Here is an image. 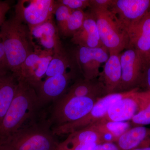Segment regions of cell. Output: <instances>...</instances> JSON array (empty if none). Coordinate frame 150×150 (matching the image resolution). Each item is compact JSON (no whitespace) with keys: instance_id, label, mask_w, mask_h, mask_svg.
Listing matches in <instances>:
<instances>
[{"instance_id":"obj_6","label":"cell","mask_w":150,"mask_h":150,"mask_svg":"<svg viewBox=\"0 0 150 150\" xmlns=\"http://www.w3.org/2000/svg\"><path fill=\"white\" fill-rule=\"evenodd\" d=\"M133 90L109 94L98 98L91 110L85 116L75 122L52 129L53 133L56 136H62L93 126L103 119L112 104L129 96Z\"/></svg>"},{"instance_id":"obj_34","label":"cell","mask_w":150,"mask_h":150,"mask_svg":"<svg viewBox=\"0 0 150 150\" xmlns=\"http://www.w3.org/2000/svg\"><path fill=\"white\" fill-rule=\"evenodd\" d=\"M131 150H150V146H143Z\"/></svg>"},{"instance_id":"obj_30","label":"cell","mask_w":150,"mask_h":150,"mask_svg":"<svg viewBox=\"0 0 150 150\" xmlns=\"http://www.w3.org/2000/svg\"><path fill=\"white\" fill-rule=\"evenodd\" d=\"M139 85L150 94V64L144 68Z\"/></svg>"},{"instance_id":"obj_15","label":"cell","mask_w":150,"mask_h":150,"mask_svg":"<svg viewBox=\"0 0 150 150\" xmlns=\"http://www.w3.org/2000/svg\"><path fill=\"white\" fill-rule=\"evenodd\" d=\"M120 56L121 53L109 54L98 76V80L102 84L107 95L119 92L121 80Z\"/></svg>"},{"instance_id":"obj_29","label":"cell","mask_w":150,"mask_h":150,"mask_svg":"<svg viewBox=\"0 0 150 150\" xmlns=\"http://www.w3.org/2000/svg\"><path fill=\"white\" fill-rule=\"evenodd\" d=\"M112 0H90V8L92 11L108 9Z\"/></svg>"},{"instance_id":"obj_3","label":"cell","mask_w":150,"mask_h":150,"mask_svg":"<svg viewBox=\"0 0 150 150\" xmlns=\"http://www.w3.org/2000/svg\"><path fill=\"white\" fill-rule=\"evenodd\" d=\"M43 108L35 89L18 79L16 93L0 123V139L17 131Z\"/></svg>"},{"instance_id":"obj_2","label":"cell","mask_w":150,"mask_h":150,"mask_svg":"<svg viewBox=\"0 0 150 150\" xmlns=\"http://www.w3.org/2000/svg\"><path fill=\"white\" fill-rule=\"evenodd\" d=\"M0 37L9 70L18 77L22 64L36 46L29 27L14 16L0 28Z\"/></svg>"},{"instance_id":"obj_22","label":"cell","mask_w":150,"mask_h":150,"mask_svg":"<svg viewBox=\"0 0 150 150\" xmlns=\"http://www.w3.org/2000/svg\"><path fill=\"white\" fill-rule=\"evenodd\" d=\"M93 125L104 137L105 142L108 136L111 142L115 143L121 135L131 128V124L126 121L116 122L103 119Z\"/></svg>"},{"instance_id":"obj_23","label":"cell","mask_w":150,"mask_h":150,"mask_svg":"<svg viewBox=\"0 0 150 150\" xmlns=\"http://www.w3.org/2000/svg\"><path fill=\"white\" fill-rule=\"evenodd\" d=\"M54 55L53 51L43 49L41 57L35 70L28 80L25 81L35 90L43 81Z\"/></svg>"},{"instance_id":"obj_9","label":"cell","mask_w":150,"mask_h":150,"mask_svg":"<svg viewBox=\"0 0 150 150\" xmlns=\"http://www.w3.org/2000/svg\"><path fill=\"white\" fill-rule=\"evenodd\" d=\"M73 56L83 78L93 80L99 76L100 68L107 61L109 53L104 46L91 48L78 46Z\"/></svg>"},{"instance_id":"obj_19","label":"cell","mask_w":150,"mask_h":150,"mask_svg":"<svg viewBox=\"0 0 150 150\" xmlns=\"http://www.w3.org/2000/svg\"><path fill=\"white\" fill-rule=\"evenodd\" d=\"M18 77L9 71L0 75V123L16 93Z\"/></svg>"},{"instance_id":"obj_4","label":"cell","mask_w":150,"mask_h":150,"mask_svg":"<svg viewBox=\"0 0 150 150\" xmlns=\"http://www.w3.org/2000/svg\"><path fill=\"white\" fill-rule=\"evenodd\" d=\"M98 99L64 94L53 102L47 111L46 110V117L51 129L81 119L90 111Z\"/></svg>"},{"instance_id":"obj_27","label":"cell","mask_w":150,"mask_h":150,"mask_svg":"<svg viewBox=\"0 0 150 150\" xmlns=\"http://www.w3.org/2000/svg\"><path fill=\"white\" fill-rule=\"evenodd\" d=\"M72 11H73L56 1L54 16L56 18V25L58 29L62 27Z\"/></svg>"},{"instance_id":"obj_32","label":"cell","mask_w":150,"mask_h":150,"mask_svg":"<svg viewBox=\"0 0 150 150\" xmlns=\"http://www.w3.org/2000/svg\"><path fill=\"white\" fill-rule=\"evenodd\" d=\"M93 150H121L116 143L113 142H104L99 143Z\"/></svg>"},{"instance_id":"obj_13","label":"cell","mask_w":150,"mask_h":150,"mask_svg":"<svg viewBox=\"0 0 150 150\" xmlns=\"http://www.w3.org/2000/svg\"><path fill=\"white\" fill-rule=\"evenodd\" d=\"M127 33L129 46L137 51L144 69L150 64V12Z\"/></svg>"},{"instance_id":"obj_11","label":"cell","mask_w":150,"mask_h":150,"mask_svg":"<svg viewBox=\"0 0 150 150\" xmlns=\"http://www.w3.org/2000/svg\"><path fill=\"white\" fill-rule=\"evenodd\" d=\"M121 80L119 92L129 91L139 85L144 67L140 56L132 46L121 53Z\"/></svg>"},{"instance_id":"obj_25","label":"cell","mask_w":150,"mask_h":150,"mask_svg":"<svg viewBox=\"0 0 150 150\" xmlns=\"http://www.w3.org/2000/svg\"><path fill=\"white\" fill-rule=\"evenodd\" d=\"M43 49L36 45L34 51L30 54L23 63L18 75L19 79L27 81L35 70L42 55Z\"/></svg>"},{"instance_id":"obj_1","label":"cell","mask_w":150,"mask_h":150,"mask_svg":"<svg viewBox=\"0 0 150 150\" xmlns=\"http://www.w3.org/2000/svg\"><path fill=\"white\" fill-rule=\"evenodd\" d=\"M59 142L42 110L8 136L0 139V150H56Z\"/></svg>"},{"instance_id":"obj_24","label":"cell","mask_w":150,"mask_h":150,"mask_svg":"<svg viewBox=\"0 0 150 150\" xmlns=\"http://www.w3.org/2000/svg\"><path fill=\"white\" fill-rule=\"evenodd\" d=\"M86 16V12L83 11H73L59 29L60 35L65 37L72 36L82 26Z\"/></svg>"},{"instance_id":"obj_10","label":"cell","mask_w":150,"mask_h":150,"mask_svg":"<svg viewBox=\"0 0 150 150\" xmlns=\"http://www.w3.org/2000/svg\"><path fill=\"white\" fill-rule=\"evenodd\" d=\"M149 95L147 92L139 91L138 88L134 89L129 96L112 104L103 120L116 122L131 120L139 111Z\"/></svg>"},{"instance_id":"obj_12","label":"cell","mask_w":150,"mask_h":150,"mask_svg":"<svg viewBox=\"0 0 150 150\" xmlns=\"http://www.w3.org/2000/svg\"><path fill=\"white\" fill-rule=\"evenodd\" d=\"M75 76L73 70L63 74L45 78L35 90L40 105L46 108L67 92L70 82Z\"/></svg>"},{"instance_id":"obj_16","label":"cell","mask_w":150,"mask_h":150,"mask_svg":"<svg viewBox=\"0 0 150 150\" xmlns=\"http://www.w3.org/2000/svg\"><path fill=\"white\" fill-rule=\"evenodd\" d=\"M72 42L78 46L87 48L103 46L100 37L95 17L91 11L86 12L82 26L72 36Z\"/></svg>"},{"instance_id":"obj_35","label":"cell","mask_w":150,"mask_h":150,"mask_svg":"<svg viewBox=\"0 0 150 150\" xmlns=\"http://www.w3.org/2000/svg\"><path fill=\"white\" fill-rule=\"evenodd\" d=\"M1 42V37H0V42Z\"/></svg>"},{"instance_id":"obj_31","label":"cell","mask_w":150,"mask_h":150,"mask_svg":"<svg viewBox=\"0 0 150 150\" xmlns=\"http://www.w3.org/2000/svg\"><path fill=\"white\" fill-rule=\"evenodd\" d=\"M9 71H10L9 70L8 66L4 46L1 42H0V75Z\"/></svg>"},{"instance_id":"obj_28","label":"cell","mask_w":150,"mask_h":150,"mask_svg":"<svg viewBox=\"0 0 150 150\" xmlns=\"http://www.w3.org/2000/svg\"><path fill=\"white\" fill-rule=\"evenodd\" d=\"M57 1L71 10L83 11L90 8V0H57Z\"/></svg>"},{"instance_id":"obj_5","label":"cell","mask_w":150,"mask_h":150,"mask_svg":"<svg viewBox=\"0 0 150 150\" xmlns=\"http://www.w3.org/2000/svg\"><path fill=\"white\" fill-rule=\"evenodd\" d=\"M91 11L93 14L103 45L109 52L121 53L129 46V35L109 10Z\"/></svg>"},{"instance_id":"obj_17","label":"cell","mask_w":150,"mask_h":150,"mask_svg":"<svg viewBox=\"0 0 150 150\" xmlns=\"http://www.w3.org/2000/svg\"><path fill=\"white\" fill-rule=\"evenodd\" d=\"M121 150H131L150 146V128L135 126L123 133L115 142Z\"/></svg>"},{"instance_id":"obj_7","label":"cell","mask_w":150,"mask_h":150,"mask_svg":"<svg viewBox=\"0 0 150 150\" xmlns=\"http://www.w3.org/2000/svg\"><path fill=\"white\" fill-rule=\"evenodd\" d=\"M56 4L54 0H18L14 16L30 29L54 17Z\"/></svg>"},{"instance_id":"obj_33","label":"cell","mask_w":150,"mask_h":150,"mask_svg":"<svg viewBox=\"0 0 150 150\" xmlns=\"http://www.w3.org/2000/svg\"><path fill=\"white\" fill-rule=\"evenodd\" d=\"M10 9V6L8 2L0 1V28L6 21V15Z\"/></svg>"},{"instance_id":"obj_8","label":"cell","mask_w":150,"mask_h":150,"mask_svg":"<svg viewBox=\"0 0 150 150\" xmlns=\"http://www.w3.org/2000/svg\"><path fill=\"white\" fill-rule=\"evenodd\" d=\"M126 31L150 12V0H112L108 8Z\"/></svg>"},{"instance_id":"obj_18","label":"cell","mask_w":150,"mask_h":150,"mask_svg":"<svg viewBox=\"0 0 150 150\" xmlns=\"http://www.w3.org/2000/svg\"><path fill=\"white\" fill-rule=\"evenodd\" d=\"M65 95L69 96L87 97L98 99L107 94L98 79L88 80L80 78L76 80L68 89Z\"/></svg>"},{"instance_id":"obj_14","label":"cell","mask_w":150,"mask_h":150,"mask_svg":"<svg viewBox=\"0 0 150 150\" xmlns=\"http://www.w3.org/2000/svg\"><path fill=\"white\" fill-rule=\"evenodd\" d=\"M30 30L33 41L36 40L38 44V46L42 49L53 51L54 54L64 49L54 17Z\"/></svg>"},{"instance_id":"obj_21","label":"cell","mask_w":150,"mask_h":150,"mask_svg":"<svg viewBox=\"0 0 150 150\" xmlns=\"http://www.w3.org/2000/svg\"><path fill=\"white\" fill-rule=\"evenodd\" d=\"M74 62H76L74 56L72 59L65 49L54 54L49 64L45 78L63 74L69 71L68 69H72Z\"/></svg>"},{"instance_id":"obj_20","label":"cell","mask_w":150,"mask_h":150,"mask_svg":"<svg viewBox=\"0 0 150 150\" xmlns=\"http://www.w3.org/2000/svg\"><path fill=\"white\" fill-rule=\"evenodd\" d=\"M105 142L104 137L94 125L69 134L66 139L59 143L58 147L66 148L84 143L99 144Z\"/></svg>"},{"instance_id":"obj_26","label":"cell","mask_w":150,"mask_h":150,"mask_svg":"<svg viewBox=\"0 0 150 150\" xmlns=\"http://www.w3.org/2000/svg\"><path fill=\"white\" fill-rule=\"evenodd\" d=\"M135 126H144L150 124V95L139 111L131 119Z\"/></svg>"}]
</instances>
